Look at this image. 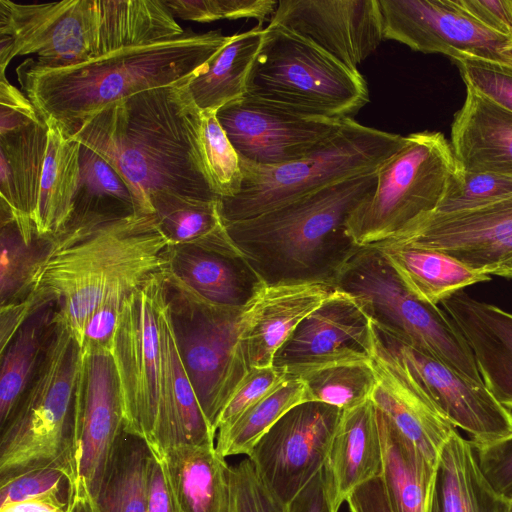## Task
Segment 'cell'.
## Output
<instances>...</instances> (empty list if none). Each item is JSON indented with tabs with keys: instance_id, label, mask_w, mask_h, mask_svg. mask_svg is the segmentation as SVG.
<instances>
[{
	"instance_id": "cell-7",
	"label": "cell",
	"mask_w": 512,
	"mask_h": 512,
	"mask_svg": "<svg viewBox=\"0 0 512 512\" xmlns=\"http://www.w3.org/2000/svg\"><path fill=\"white\" fill-rule=\"evenodd\" d=\"M247 94L295 113L349 120L368 103L366 80L298 34L277 25L264 39Z\"/></svg>"
},
{
	"instance_id": "cell-48",
	"label": "cell",
	"mask_w": 512,
	"mask_h": 512,
	"mask_svg": "<svg viewBox=\"0 0 512 512\" xmlns=\"http://www.w3.org/2000/svg\"><path fill=\"white\" fill-rule=\"evenodd\" d=\"M229 512H285V506L268 490L247 457L230 467Z\"/></svg>"
},
{
	"instance_id": "cell-32",
	"label": "cell",
	"mask_w": 512,
	"mask_h": 512,
	"mask_svg": "<svg viewBox=\"0 0 512 512\" xmlns=\"http://www.w3.org/2000/svg\"><path fill=\"white\" fill-rule=\"evenodd\" d=\"M510 505L488 483L470 440L456 429L439 455L429 512H509Z\"/></svg>"
},
{
	"instance_id": "cell-22",
	"label": "cell",
	"mask_w": 512,
	"mask_h": 512,
	"mask_svg": "<svg viewBox=\"0 0 512 512\" xmlns=\"http://www.w3.org/2000/svg\"><path fill=\"white\" fill-rule=\"evenodd\" d=\"M334 290L310 282L264 285L245 308L241 344L248 370L272 366L292 332Z\"/></svg>"
},
{
	"instance_id": "cell-44",
	"label": "cell",
	"mask_w": 512,
	"mask_h": 512,
	"mask_svg": "<svg viewBox=\"0 0 512 512\" xmlns=\"http://www.w3.org/2000/svg\"><path fill=\"white\" fill-rule=\"evenodd\" d=\"M74 497L73 479L57 467L32 470L0 482V507L27 500H50L69 505Z\"/></svg>"
},
{
	"instance_id": "cell-19",
	"label": "cell",
	"mask_w": 512,
	"mask_h": 512,
	"mask_svg": "<svg viewBox=\"0 0 512 512\" xmlns=\"http://www.w3.org/2000/svg\"><path fill=\"white\" fill-rule=\"evenodd\" d=\"M372 322L359 302L336 289L279 348L273 366L289 374L353 360H371Z\"/></svg>"
},
{
	"instance_id": "cell-59",
	"label": "cell",
	"mask_w": 512,
	"mask_h": 512,
	"mask_svg": "<svg viewBox=\"0 0 512 512\" xmlns=\"http://www.w3.org/2000/svg\"><path fill=\"white\" fill-rule=\"evenodd\" d=\"M81 512H91V511H81Z\"/></svg>"
},
{
	"instance_id": "cell-37",
	"label": "cell",
	"mask_w": 512,
	"mask_h": 512,
	"mask_svg": "<svg viewBox=\"0 0 512 512\" xmlns=\"http://www.w3.org/2000/svg\"><path fill=\"white\" fill-rule=\"evenodd\" d=\"M377 416L383 457L381 478L393 511L429 512L436 467L378 409Z\"/></svg>"
},
{
	"instance_id": "cell-9",
	"label": "cell",
	"mask_w": 512,
	"mask_h": 512,
	"mask_svg": "<svg viewBox=\"0 0 512 512\" xmlns=\"http://www.w3.org/2000/svg\"><path fill=\"white\" fill-rule=\"evenodd\" d=\"M334 287L352 295L379 329L469 379L483 382L473 353L454 321L438 305L416 298L373 245L358 247Z\"/></svg>"
},
{
	"instance_id": "cell-12",
	"label": "cell",
	"mask_w": 512,
	"mask_h": 512,
	"mask_svg": "<svg viewBox=\"0 0 512 512\" xmlns=\"http://www.w3.org/2000/svg\"><path fill=\"white\" fill-rule=\"evenodd\" d=\"M97 0L22 4L0 0V72L16 56L36 54L35 62L65 66L98 55Z\"/></svg>"
},
{
	"instance_id": "cell-53",
	"label": "cell",
	"mask_w": 512,
	"mask_h": 512,
	"mask_svg": "<svg viewBox=\"0 0 512 512\" xmlns=\"http://www.w3.org/2000/svg\"><path fill=\"white\" fill-rule=\"evenodd\" d=\"M53 302L42 292L34 290L24 300L1 307L0 340L1 351L8 345L25 320L44 305Z\"/></svg>"
},
{
	"instance_id": "cell-5",
	"label": "cell",
	"mask_w": 512,
	"mask_h": 512,
	"mask_svg": "<svg viewBox=\"0 0 512 512\" xmlns=\"http://www.w3.org/2000/svg\"><path fill=\"white\" fill-rule=\"evenodd\" d=\"M82 349L57 319L34 378L0 428V482L57 467L76 481L74 399Z\"/></svg>"
},
{
	"instance_id": "cell-4",
	"label": "cell",
	"mask_w": 512,
	"mask_h": 512,
	"mask_svg": "<svg viewBox=\"0 0 512 512\" xmlns=\"http://www.w3.org/2000/svg\"><path fill=\"white\" fill-rule=\"evenodd\" d=\"M169 242L154 214L137 213L55 243L34 290L57 305V318L80 341L102 303L126 300L165 269Z\"/></svg>"
},
{
	"instance_id": "cell-23",
	"label": "cell",
	"mask_w": 512,
	"mask_h": 512,
	"mask_svg": "<svg viewBox=\"0 0 512 512\" xmlns=\"http://www.w3.org/2000/svg\"><path fill=\"white\" fill-rule=\"evenodd\" d=\"M441 305L469 345L484 385L512 411V314L463 290Z\"/></svg>"
},
{
	"instance_id": "cell-35",
	"label": "cell",
	"mask_w": 512,
	"mask_h": 512,
	"mask_svg": "<svg viewBox=\"0 0 512 512\" xmlns=\"http://www.w3.org/2000/svg\"><path fill=\"white\" fill-rule=\"evenodd\" d=\"M99 55L185 33L165 0H97Z\"/></svg>"
},
{
	"instance_id": "cell-50",
	"label": "cell",
	"mask_w": 512,
	"mask_h": 512,
	"mask_svg": "<svg viewBox=\"0 0 512 512\" xmlns=\"http://www.w3.org/2000/svg\"><path fill=\"white\" fill-rule=\"evenodd\" d=\"M484 477L501 497L512 502V432L486 443H472Z\"/></svg>"
},
{
	"instance_id": "cell-54",
	"label": "cell",
	"mask_w": 512,
	"mask_h": 512,
	"mask_svg": "<svg viewBox=\"0 0 512 512\" xmlns=\"http://www.w3.org/2000/svg\"><path fill=\"white\" fill-rule=\"evenodd\" d=\"M346 501L351 512H394L381 477L357 487Z\"/></svg>"
},
{
	"instance_id": "cell-56",
	"label": "cell",
	"mask_w": 512,
	"mask_h": 512,
	"mask_svg": "<svg viewBox=\"0 0 512 512\" xmlns=\"http://www.w3.org/2000/svg\"><path fill=\"white\" fill-rule=\"evenodd\" d=\"M71 510L72 504L66 505L50 500H27L0 507V512H71Z\"/></svg>"
},
{
	"instance_id": "cell-33",
	"label": "cell",
	"mask_w": 512,
	"mask_h": 512,
	"mask_svg": "<svg viewBox=\"0 0 512 512\" xmlns=\"http://www.w3.org/2000/svg\"><path fill=\"white\" fill-rule=\"evenodd\" d=\"M264 35L265 28L257 25L229 36L193 74L187 87L201 113H217L247 95L248 80Z\"/></svg>"
},
{
	"instance_id": "cell-2",
	"label": "cell",
	"mask_w": 512,
	"mask_h": 512,
	"mask_svg": "<svg viewBox=\"0 0 512 512\" xmlns=\"http://www.w3.org/2000/svg\"><path fill=\"white\" fill-rule=\"evenodd\" d=\"M229 39L219 30L111 51L83 62L45 66L24 60L21 90L45 122L67 137L107 105L149 89L186 84Z\"/></svg>"
},
{
	"instance_id": "cell-43",
	"label": "cell",
	"mask_w": 512,
	"mask_h": 512,
	"mask_svg": "<svg viewBox=\"0 0 512 512\" xmlns=\"http://www.w3.org/2000/svg\"><path fill=\"white\" fill-rule=\"evenodd\" d=\"M200 138L214 192L219 199L235 196L243 180L241 161L216 113H201Z\"/></svg>"
},
{
	"instance_id": "cell-6",
	"label": "cell",
	"mask_w": 512,
	"mask_h": 512,
	"mask_svg": "<svg viewBox=\"0 0 512 512\" xmlns=\"http://www.w3.org/2000/svg\"><path fill=\"white\" fill-rule=\"evenodd\" d=\"M404 143L405 136L349 119L295 161L260 166L240 160L241 190L219 199L222 220L228 224L253 218L338 181L375 172Z\"/></svg>"
},
{
	"instance_id": "cell-45",
	"label": "cell",
	"mask_w": 512,
	"mask_h": 512,
	"mask_svg": "<svg viewBox=\"0 0 512 512\" xmlns=\"http://www.w3.org/2000/svg\"><path fill=\"white\" fill-rule=\"evenodd\" d=\"M512 195V175L466 172L460 169L434 213H451L480 207Z\"/></svg>"
},
{
	"instance_id": "cell-51",
	"label": "cell",
	"mask_w": 512,
	"mask_h": 512,
	"mask_svg": "<svg viewBox=\"0 0 512 512\" xmlns=\"http://www.w3.org/2000/svg\"><path fill=\"white\" fill-rule=\"evenodd\" d=\"M285 512H337L333 506L325 464L285 506Z\"/></svg>"
},
{
	"instance_id": "cell-14",
	"label": "cell",
	"mask_w": 512,
	"mask_h": 512,
	"mask_svg": "<svg viewBox=\"0 0 512 512\" xmlns=\"http://www.w3.org/2000/svg\"><path fill=\"white\" fill-rule=\"evenodd\" d=\"M383 38L451 60L512 61V38L486 27L459 0H378Z\"/></svg>"
},
{
	"instance_id": "cell-49",
	"label": "cell",
	"mask_w": 512,
	"mask_h": 512,
	"mask_svg": "<svg viewBox=\"0 0 512 512\" xmlns=\"http://www.w3.org/2000/svg\"><path fill=\"white\" fill-rule=\"evenodd\" d=\"M285 376L284 370L273 365L250 369L223 409L217 431L231 425L243 412L273 390Z\"/></svg>"
},
{
	"instance_id": "cell-38",
	"label": "cell",
	"mask_w": 512,
	"mask_h": 512,
	"mask_svg": "<svg viewBox=\"0 0 512 512\" xmlns=\"http://www.w3.org/2000/svg\"><path fill=\"white\" fill-rule=\"evenodd\" d=\"M151 205L169 244L193 245L230 256H244L226 230L219 200H193L161 193L152 197Z\"/></svg>"
},
{
	"instance_id": "cell-42",
	"label": "cell",
	"mask_w": 512,
	"mask_h": 512,
	"mask_svg": "<svg viewBox=\"0 0 512 512\" xmlns=\"http://www.w3.org/2000/svg\"><path fill=\"white\" fill-rule=\"evenodd\" d=\"M292 375L304 384L303 402H320L341 410L369 400L377 384L372 360L335 362Z\"/></svg>"
},
{
	"instance_id": "cell-21",
	"label": "cell",
	"mask_w": 512,
	"mask_h": 512,
	"mask_svg": "<svg viewBox=\"0 0 512 512\" xmlns=\"http://www.w3.org/2000/svg\"><path fill=\"white\" fill-rule=\"evenodd\" d=\"M371 360L377 384L370 399L396 431L437 467L442 447L456 428L384 349L375 334Z\"/></svg>"
},
{
	"instance_id": "cell-15",
	"label": "cell",
	"mask_w": 512,
	"mask_h": 512,
	"mask_svg": "<svg viewBox=\"0 0 512 512\" xmlns=\"http://www.w3.org/2000/svg\"><path fill=\"white\" fill-rule=\"evenodd\" d=\"M342 412L324 403L302 402L287 411L247 456L284 506L325 464Z\"/></svg>"
},
{
	"instance_id": "cell-17",
	"label": "cell",
	"mask_w": 512,
	"mask_h": 512,
	"mask_svg": "<svg viewBox=\"0 0 512 512\" xmlns=\"http://www.w3.org/2000/svg\"><path fill=\"white\" fill-rule=\"evenodd\" d=\"M216 116L240 160L260 166L306 156L346 121L301 115L248 94Z\"/></svg>"
},
{
	"instance_id": "cell-39",
	"label": "cell",
	"mask_w": 512,
	"mask_h": 512,
	"mask_svg": "<svg viewBox=\"0 0 512 512\" xmlns=\"http://www.w3.org/2000/svg\"><path fill=\"white\" fill-rule=\"evenodd\" d=\"M152 458L147 442L123 429L114 443L93 512H147Z\"/></svg>"
},
{
	"instance_id": "cell-13",
	"label": "cell",
	"mask_w": 512,
	"mask_h": 512,
	"mask_svg": "<svg viewBox=\"0 0 512 512\" xmlns=\"http://www.w3.org/2000/svg\"><path fill=\"white\" fill-rule=\"evenodd\" d=\"M122 430V397L111 352L82 350L74 399V500L94 508L114 443Z\"/></svg>"
},
{
	"instance_id": "cell-11",
	"label": "cell",
	"mask_w": 512,
	"mask_h": 512,
	"mask_svg": "<svg viewBox=\"0 0 512 512\" xmlns=\"http://www.w3.org/2000/svg\"><path fill=\"white\" fill-rule=\"evenodd\" d=\"M163 304L164 270L125 300L110 347L121 390L123 429L144 439L151 451L161 387Z\"/></svg>"
},
{
	"instance_id": "cell-47",
	"label": "cell",
	"mask_w": 512,
	"mask_h": 512,
	"mask_svg": "<svg viewBox=\"0 0 512 512\" xmlns=\"http://www.w3.org/2000/svg\"><path fill=\"white\" fill-rule=\"evenodd\" d=\"M453 62L465 86L512 112V61L463 56Z\"/></svg>"
},
{
	"instance_id": "cell-10",
	"label": "cell",
	"mask_w": 512,
	"mask_h": 512,
	"mask_svg": "<svg viewBox=\"0 0 512 512\" xmlns=\"http://www.w3.org/2000/svg\"><path fill=\"white\" fill-rule=\"evenodd\" d=\"M164 299L181 360L217 432L223 409L249 371L241 344L246 306L214 304L165 270Z\"/></svg>"
},
{
	"instance_id": "cell-20",
	"label": "cell",
	"mask_w": 512,
	"mask_h": 512,
	"mask_svg": "<svg viewBox=\"0 0 512 512\" xmlns=\"http://www.w3.org/2000/svg\"><path fill=\"white\" fill-rule=\"evenodd\" d=\"M269 24L298 34L353 70L384 39L378 0H279Z\"/></svg>"
},
{
	"instance_id": "cell-55",
	"label": "cell",
	"mask_w": 512,
	"mask_h": 512,
	"mask_svg": "<svg viewBox=\"0 0 512 512\" xmlns=\"http://www.w3.org/2000/svg\"><path fill=\"white\" fill-rule=\"evenodd\" d=\"M147 512H176L162 462L154 454L149 470Z\"/></svg>"
},
{
	"instance_id": "cell-28",
	"label": "cell",
	"mask_w": 512,
	"mask_h": 512,
	"mask_svg": "<svg viewBox=\"0 0 512 512\" xmlns=\"http://www.w3.org/2000/svg\"><path fill=\"white\" fill-rule=\"evenodd\" d=\"M335 510L360 485L381 477L382 444L371 399L343 410L325 462Z\"/></svg>"
},
{
	"instance_id": "cell-8",
	"label": "cell",
	"mask_w": 512,
	"mask_h": 512,
	"mask_svg": "<svg viewBox=\"0 0 512 512\" xmlns=\"http://www.w3.org/2000/svg\"><path fill=\"white\" fill-rule=\"evenodd\" d=\"M459 171L443 133L405 136L404 145L378 167L372 193L348 218V235L357 246L394 237L437 211Z\"/></svg>"
},
{
	"instance_id": "cell-3",
	"label": "cell",
	"mask_w": 512,
	"mask_h": 512,
	"mask_svg": "<svg viewBox=\"0 0 512 512\" xmlns=\"http://www.w3.org/2000/svg\"><path fill=\"white\" fill-rule=\"evenodd\" d=\"M377 171V170H376ZM376 171L338 181L253 218L224 224L266 285L334 286L357 246L346 222L374 190Z\"/></svg>"
},
{
	"instance_id": "cell-36",
	"label": "cell",
	"mask_w": 512,
	"mask_h": 512,
	"mask_svg": "<svg viewBox=\"0 0 512 512\" xmlns=\"http://www.w3.org/2000/svg\"><path fill=\"white\" fill-rule=\"evenodd\" d=\"M57 325L50 302L31 314L1 351L0 428L8 421L41 365Z\"/></svg>"
},
{
	"instance_id": "cell-30",
	"label": "cell",
	"mask_w": 512,
	"mask_h": 512,
	"mask_svg": "<svg viewBox=\"0 0 512 512\" xmlns=\"http://www.w3.org/2000/svg\"><path fill=\"white\" fill-rule=\"evenodd\" d=\"M142 213L130 188L98 152L80 144V182L72 213L54 236L63 242L101 225Z\"/></svg>"
},
{
	"instance_id": "cell-40",
	"label": "cell",
	"mask_w": 512,
	"mask_h": 512,
	"mask_svg": "<svg viewBox=\"0 0 512 512\" xmlns=\"http://www.w3.org/2000/svg\"><path fill=\"white\" fill-rule=\"evenodd\" d=\"M0 300L1 307L18 303L35 289L38 276L54 251L53 236L23 237L9 210L1 206Z\"/></svg>"
},
{
	"instance_id": "cell-41",
	"label": "cell",
	"mask_w": 512,
	"mask_h": 512,
	"mask_svg": "<svg viewBox=\"0 0 512 512\" xmlns=\"http://www.w3.org/2000/svg\"><path fill=\"white\" fill-rule=\"evenodd\" d=\"M304 384L286 373L267 395L243 412L231 425L218 430L216 451L222 456L249 455L259 439L291 408L303 402Z\"/></svg>"
},
{
	"instance_id": "cell-58",
	"label": "cell",
	"mask_w": 512,
	"mask_h": 512,
	"mask_svg": "<svg viewBox=\"0 0 512 512\" xmlns=\"http://www.w3.org/2000/svg\"><path fill=\"white\" fill-rule=\"evenodd\" d=\"M509 512H512V502H511V505H510V511Z\"/></svg>"
},
{
	"instance_id": "cell-25",
	"label": "cell",
	"mask_w": 512,
	"mask_h": 512,
	"mask_svg": "<svg viewBox=\"0 0 512 512\" xmlns=\"http://www.w3.org/2000/svg\"><path fill=\"white\" fill-rule=\"evenodd\" d=\"M47 142L48 126L41 117L0 129L1 206L9 210L27 242L38 235L33 219Z\"/></svg>"
},
{
	"instance_id": "cell-46",
	"label": "cell",
	"mask_w": 512,
	"mask_h": 512,
	"mask_svg": "<svg viewBox=\"0 0 512 512\" xmlns=\"http://www.w3.org/2000/svg\"><path fill=\"white\" fill-rule=\"evenodd\" d=\"M174 17L209 23L217 20L255 19L260 25L271 20L277 0H165Z\"/></svg>"
},
{
	"instance_id": "cell-1",
	"label": "cell",
	"mask_w": 512,
	"mask_h": 512,
	"mask_svg": "<svg viewBox=\"0 0 512 512\" xmlns=\"http://www.w3.org/2000/svg\"><path fill=\"white\" fill-rule=\"evenodd\" d=\"M187 83L117 100L69 137L98 152L117 170L142 213L154 214L151 199L161 193L219 200L202 154L201 112Z\"/></svg>"
},
{
	"instance_id": "cell-57",
	"label": "cell",
	"mask_w": 512,
	"mask_h": 512,
	"mask_svg": "<svg viewBox=\"0 0 512 512\" xmlns=\"http://www.w3.org/2000/svg\"><path fill=\"white\" fill-rule=\"evenodd\" d=\"M492 275H497L500 277L512 279V260L503 264L496 271H494Z\"/></svg>"
},
{
	"instance_id": "cell-27",
	"label": "cell",
	"mask_w": 512,
	"mask_h": 512,
	"mask_svg": "<svg viewBox=\"0 0 512 512\" xmlns=\"http://www.w3.org/2000/svg\"><path fill=\"white\" fill-rule=\"evenodd\" d=\"M165 271L204 299L243 308L266 285L244 256H230L193 245L169 244Z\"/></svg>"
},
{
	"instance_id": "cell-31",
	"label": "cell",
	"mask_w": 512,
	"mask_h": 512,
	"mask_svg": "<svg viewBox=\"0 0 512 512\" xmlns=\"http://www.w3.org/2000/svg\"><path fill=\"white\" fill-rule=\"evenodd\" d=\"M372 245L393 267L405 287L425 303L441 304L468 286L491 280V275L470 268L441 251L398 239Z\"/></svg>"
},
{
	"instance_id": "cell-52",
	"label": "cell",
	"mask_w": 512,
	"mask_h": 512,
	"mask_svg": "<svg viewBox=\"0 0 512 512\" xmlns=\"http://www.w3.org/2000/svg\"><path fill=\"white\" fill-rule=\"evenodd\" d=\"M486 27L512 38V0H459Z\"/></svg>"
},
{
	"instance_id": "cell-18",
	"label": "cell",
	"mask_w": 512,
	"mask_h": 512,
	"mask_svg": "<svg viewBox=\"0 0 512 512\" xmlns=\"http://www.w3.org/2000/svg\"><path fill=\"white\" fill-rule=\"evenodd\" d=\"M492 275L512 260V195L469 210L431 213L394 237Z\"/></svg>"
},
{
	"instance_id": "cell-29",
	"label": "cell",
	"mask_w": 512,
	"mask_h": 512,
	"mask_svg": "<svg viewBox=\"0 0 512 512\" xmlns=\"http://www.w3.org/2000/svg\"><path fill=\"white\" fill-rule=\"evenodd\" d=\"M159 460L176 512H229L231 466L215 445L174 447Z\"/></svg>"
},
{
	"instance_id": "cell-16",
	"label": "cell",
	"mask_w": 512,
	"mask_h": 512,
	"mask_svg": "<svg viewBox=\"0 0 512 512\" xmlns=\"http://www.w3.org/2000/svg\"><path fill=\"white\" fill-rule=\"evenodd\" d=\"M384 349L455 428L472 443H486L512 432V411L501 405L483 382L460 374L426 352L407 344L372 323Z\"/></svg>"
},
{
	"instance_id": "cell-26",
	"label": "cell",
	"mask_w": 512,
	"mask_h": 512,
	"mask_svg": "<svg viewBox=\"0 0 512 512\" xmlns=\"http://www.w3.org/2000/svg\"><path fill=\"white\" fill-rule=\"evenodd\" d=\"M450 144L462 171L512 175V112L466 86Z\"/></svg>"
},
{
	"instance_id": "cell-34",
	"label": "cell",
	"mask_w": 512,
	"mask_h": 512,
	"mask_svg": "<svg viewBox=\"0 0 512 512\" xmlns=\"http://www.w3.org/2000/svg\"><path fill=\"white\" fill-rule=\"evenodd\" d=\"M48 126V142L34 215L39 236H55L67 223L80 182V143L58 125Z\"/></svg>"
},
{
	"instance_id": "cell-24",
	"label": "cell",
	"mask_w": 512,
	"mask_h": 512,
	"mask_svg": "<svg viewBox=\"0 0 512 512\" xmlns=\"http://www.w3.org/2000/svg\"><path fill=\"white\" fill-rule=\"evenodd\" d=\"M161 387L152 453L183 445H214L210 426L181 360L167 314L165 299L160 314Z\"/></svg>"
}]
</instances>
